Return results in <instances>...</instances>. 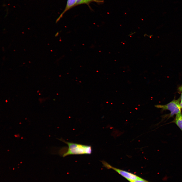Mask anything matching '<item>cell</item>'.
I'll return each instance as SVG.
<instances>
[{
	"label": "cell",
	"instance_id": "2",
	"mask_svg": "<svg viewBox=\"0 0 182 182\" xmlns=\"http://www.w3.org/2000/svg\"><path fill=\"white\" fill-rule=\"evenodd\" d=\"M180 98L177 99H173L168 104L164 105H157L155 107L160 108L163 110H168L170 112L169 117H172L174 115H177L181 113V108L180 106Z\"/></svg>",
	"mask_w": 182,
	"mask_h": 182
},
{
	"label": "cell",
	"instance_id": "1",
	"mask_svg": "<svg viewBox=\"0 0 182 182\" xmlns=\"http://www.w3.org/2000/svg\"><path fill=\"white\" fill-rule=\"evenodd\" d=\"M61 141L67 144V148L60 149L59 154L64 157L71 155L89 154H91L92 149L90 146L84 145L66 141L63 139Z\"/></svg>",
	"mask_w": 182,
	"mask_h": 182
},
{
	"label": "cell",
	"instance_id": "3",
	"mask_svg": "<svg viewBox=\"0 0 182 182\" xmlns=\"http://www.w3.org/2000/svg\"><path fill=\"white\" fill-rule=\"evenodd\" d=\"M102 162L104 167L108 169H111L113 170L130 182L143 179L133 173L113 167L106 162L103 161Z\"/></svg>",
	"mask_w": 182,
	"mask_h": 182
},
{
	"label": "cell",
	"instance_id": "9",
	"mask_svg": "<svg viewBox=\"0 0 182 182\" xmlns=\"http://www.w3.org/2000/svg\"><path fill=\"white\" fill-rule=\"evenodd\" d=\"M180 106L181 108H182V102L180 103Z\"/></svg>",
	"mask_w": 182,
	"mask_h": 182
},
{
	"label": "cell",
	"instance_id": "4",
	"mask_svg": "<svg viewBox=\"0 0 182 182\" xmlns=\"http://www.w3.org/2000/svg\"><path fill=\"white\" fill-rule=\"evenodd\" d=\"M77 0H67L64 10L56 20L57 22L62 17L64 14L68 10L76 6Z\"/></svg>",
	"mask_w": 182,
	"mask_h": 182
},
{
	"label": "cell",
	"instance_id": "7",
	"mask_svg": "<svg viewBox=\"0 0 182 182\" xmlns=\"http://www.w3.org/2000/svg\"><path fill=\"white\" fill-rule=\"evenodd\" d=\"M177 90L178 93L181 94L180 99V102H182V84L178 87Z\"/></svg>",
	"mask_w": 182,
	"mask_h": 182
},
{
	"label": "cell",
	"instance_id": "5",
	"mask_svg": "<svg viewBox=\"0 0 182 182\" xmlns=\"http://www.w3.org/2000/svg\"><path fill=\"white\" fill-rule=\"evenodd\" d=\"M93 2L100 4L103 1V0H77L76 6L82 4H86L89 6L90 3Z\"/></svg>",
	"mask_w": 182,
	"mask_h": 182
},
{
	"label": "cell",
	"instance_id": "6",
	"mask_svg": "<svg viewBox=\"0 0 182 182\" xmlns=\"http://www.w3.org/2000/svg\"><path fill=\"white\" fill-rule=\"evenodd\" d=\"M172 122L175 123L182 132V114L181 113L176 115Z\"/></svg>",
	"mask_w": 182,
	"mask_h": 182
},
{
	"label": "cell",
	"instance_id": "8",
	"mask_svg": "<svg viewBox=\"0 0 182 182\" xmlns=\"http://www.w3.org/2000/svg\"><path fill=\"white\" fill-rule=\"evenodd\" d=\"M130 182H151L144 179H141L131 181Z\"/></svg>",
	"mask_w": 182,
	"mask_h": 182
}]
</instances>
